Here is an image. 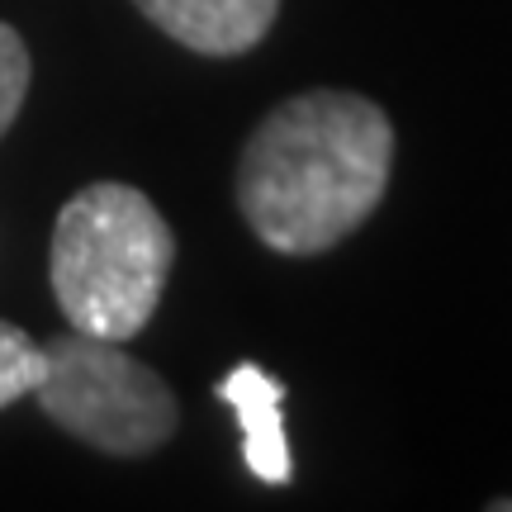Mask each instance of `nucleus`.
<instances>
[{
  "mask_svg": "<svg viewBox=\"0 0 512 512\" xmlns=\"http://www.w3.org/2000/svg\"><path fill=\"white\" fill-rule=\"evenodd\" d=\"M394 124L356 91H304L275 105L238 157V209L280 256H318L380 209Z\"/></svg>",
  "mask_w": 512,
  "mask_h": 512,
  "instance_id": "nucleus-1",
  "label": "nucleus"
},
{
  "mask_svg": "<svg viewBox=\"0 0 512 512\" xmlns=\"http://www.w3.org/2000/svg\"><path fill=\"white\" fill-rule=\"evenodd\" d=\"M171 266L176 233L138 185H86L53 223L48 280L76 332L110 342L138 337L162 304Z\"/></svg>",
  "mask_w": 512,
  "mask_h": 512,
  "instance_id": "nucleus-2",
  "label": "nucleus"
},
{
  "mask_svg": "<svg viewBox=\"0 0 512 512\" xmlns=\"http://www.w3.org/2000/svg\"><path fill=\"white\" fill-rule=\"evenodd\" d=\"M48 347V375L38 384V408L67 432L105 456H152L176 437L181 403L171 384L110 337L57 332Z\"/></svg>",
  "mask_w": 512,
  "mask_h": 512,
  "instance_id": "nucleus-3",
  "label": "nucleus"
},
{
  "mask_svg": "<svg viewBox=\"0 0 512 512\" xmlns=\"http://www.w3.org/2000/svg\"><path fill=\"white\" fill-rule=\"evenodd\" d=\"M166 38L204 57H242L271 34L280 0H133Z\"/></svg>",
  "mask_w": 512,
  "mask_h": 512,
  "instance_id": "nucleus-4",
  "label": "nucleus"
},
{
  "mask_svg": "<svg viewBox=\"0 0 512 512\" xmlns=\"http://www.w3.org/2000/svg\"><path fill=\"white\" fill-rule=\"evenodd\" d=\"M242 422V460L261 484H290L294 475V456H290V437H285V384L266 375L261 366L242 361L219 380L214 389Z\"/></svg>",
  "mask_w": 512,
  "mask_h": 512,
  "instance_id": "nucleus-5",
  "label": "nucleus"
},
{
  "mask_svg": "<svg viewBox=\"0 0 512 512\" xmlns=\"http://www.w3.org/2000/svg\"><path fill=\"white\" fill-rule=\"evenodd\" d=\"M43 375H48V347H38L24 328L0 318V408L34 394Z\"/></svg>",
  "mask_w": 512,
  "mask_h": 512,
  "instance_id": "nucleus-6",
  "label": "nucleus"
},
{
  "mask_svg": "<svg viewBox=\"0 0 512 512\" xmlns=\"http://www.w3.org/2000/svg\"><path fill=\"white\" fill-rule=\"evenodd\" d=\"M29 76H34V62H29V48L19 29L0 24V138L10 133V124L24 110V95H29Z\"/></svg>",
  "mask_w": 512,
  "mask_h": 512,
  "instance_id": "nucleus-7",
  "label": "nucleus"
},
{
  "mask_svg": "<svg viewBox=\"0 0 512 512\" xmlns=\"http://www.w3.org/2000/svg\"><path fill=\"white\" fill-rule=\"evenodd\" d=\"M489 508H494V512H512V498H494Z\"/></svg>",
  "mask_w": 512,
  "mask_h": 512,
  "instance_id": "nucleus-8",
  "label": "nucleus"
}]
</instances>
